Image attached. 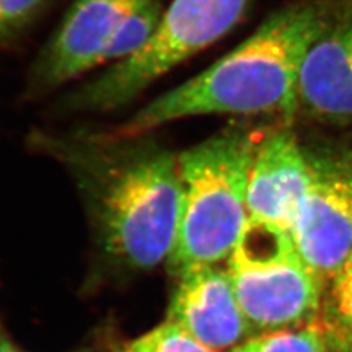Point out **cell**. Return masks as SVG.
<instances>
[{
	"label": "cell",
	"mask_w": 352,
	"mask_h": 352,
	"mask_svg": "<svg viewBox=\"0 0 352 352\" xmlns=\"http://www.w3.org/2000/svg\"><path fill=\"white\" fill-rule=\"evenodd\" d=\"M329 2L301 0L274 12L232 52L154 98L109 135L137 138L173 120L203 115L292 118L298 112L302 60Z\"/></svg>",
	"instance_id": "obj_1"
},
{
	"label": "cell",
	"mask_w": 352,
	"mask_h": 352,
	"mask_svg": "<svg viewBox=\"0 0 352 352\" xmlns=\"http://www.w3.org/2000/svg\"><path fill=\"white\" fill-rule=\"evenodd\" d=\"M71 153L107 254L134 269L169 258L182 208L178 157L110 135L85 140Z\"/></svg>",
	"instance_id": "obj_2"
},
{
	"label": "cell",
	"mask_w": 352,
	"mask_h": 352,
	"mask_svg": "<svg viewBox=\"0 0 352 352\" xmlns=\"http://www.w3.org/2000/svg\"><path fill=\"white\" fill-rule=\"evenodd\" d=\"M258 141L248 128L232 126L178 157L182 208L168 258L176 278L230 256L248 222V175Z\"/></svg>",
	"instance_id": "obj_3"
},
{
	"label": "cell",
	"mask_w": 352,
	"mask_h": 352,
	"mask_svg": "<svg viewBox=\"0 0 352 352\" xmlns=\"http://www.w3.org/2000/svg\"><path fill=\"white\" fill-rule=\"evenodd\" d=\"M226 264L254 335L317 322L327 283L302 260L286 229L248 219Z\"/></svg>",
	"instance_id": "obj_4"
},
{
	"label": "cell",
	"mask_w": 352,
	"mask_h": 352,
	"mask_svg": "<svg viewBox=\"0 0 352 352\" xmlns=\"http://www.w3.org/2000/svg\"><path fill=\"white\" fill-rule=\"evenodd\" d=\"M250 3L251 0H172L146 46L76 90L69 106L110 112L134 102L175 66L228 34Z\"/></svg>",
	"instance_id": "obj_5"
},
{
	"label": "cell",
	"mask_w": 352,
	"mask_h": 352,
	"mask_svg": "<svg viewBox=\"0 0 352 352\" xmlns=\"http://www.w3.org/2000/svg\"><path fill=\"white\" fill-rule=\"evenodd\" d=\"M310 184L289 235L326 283L352 258V153L307 154Z\"/></svg>",
	"instance_id": "obj_6"
},
{
	"label": "cell",
	"mask_w": 352,
	"mask_h": 352,
	"mask_svg": "<svg viewBox=\"0 0 352 352\" xmlns=\"http://www.w3.org/2000/svg\"><path fill=\"white\" fill-rule=\"evenodd\" d=\"M298 110L326 124H352V0L329 2L302 60Z\"/></svg>",
	"instance_id": "obj_7"
},
{
	"label": "cell",
	"mask_w": 352,
	"mask_h": 352,
	"mask_svg": "<svg viewBox=\"0 0 352 352\" xmlns=\"http://www.w3.org/2000/svg\"><path fill=\"white\" fill-rule=\"evenodd\" d=\"M178 279L168 322L213 352H226L256 336L220 264L191 269Z\"/></svg>",
	"instance_id": "obj_8"
},
{
	"label": "cell",
	"mask_w": 352,
	"mask_h": 352,
	"mask_svg": "<svg viewBox=\"0 0 352 352\" xmlns=\"http://www.w3.org/2000/svg\"><path fill=\"white\" fill-rule=\"evenodd\" d=\"M147 0H75L36 63V81L58 87L100 66L122 19Z\"/></svg>",
	"instance_id": "obj_9"
},
{
	"label": "cell",
	"mask_w": 352,
	"mask_h": 352,
	"mask_svg": "<svg viewBox=\"0 0 352 352\" xmlns=\"http://www.w3.org/2000/svg\"><path fill=\"white\" fill-rule=\"evenodd\" d=\"M310 162L288 129L258 141L247 186L248 219L278 225L289 232L310 184Z\"/></svg>",
	"instance_id": "obj_10"
},
{
	"label": "cell",
	"mask_w": 352,
	"mask_h": 352,
	"mask_svg": "<svg viewBox=\"0 0 352 352\" xmlns=\"http://www.w3.org/2000/svg\"><path fill=\"white\" fill-rule=\"evenodd\" d=\"M314 324L330 352H352V258L326 285Z\"/></svg>",
	"instance_id": "obj_11"
},
{
	"label": "cell",
	"mask_w": 352,
	"mask_h": 352,
	"mask_svg": "<svg viewBox=\"0 0 352 352\" xmlns=\"http://www.w3.org/2000/svg\"><path fill=\"white\" fill-rule=\"evenodd\" d=\"M162 14L160 0H147L128 14L109 40L102 54L100 66L118 63L138 53L157 30Z\"/></svg>",
	"instance_id": "obj_12"
},
{
	"label": "cell",
	"mask_w": 352,
	"mask_h": 352,
	"mask_svg": "<svg viewBox=\"0 0 352 352\" xmlns=\"http://www.w3.org/2000/svg\"><path fill=\"white\" fill-rule=\"evenodd\" d=\"M226 352H330L316 324L260 333Z\"/></svg>",
	"instance_id": "obj_13"
},
{
	"label": "cell",
	"mask_w": 352,
	"mask_h": 352,
	"mask_svg": "<svg viewBox=\"0 0 352 352\" xmlns=\"http://www.w3.org/2000/svg\"><path fill=\"white\" fill-rule=\"evenodd\" d=\"M124 352H213L191 335H188L179 326L172 322H164L154 327L146 335L125 348Z\"/></svg>",
	"instance_id": "obj_14"
},
{
	"label": "cell",
	"mask_w": 352,
	"mask_h": 352,
	"mask_svg": "<svg viewBox=\"0 0 352 352\" xmlns=\"http://www.w3.org/2000/svg\"><path fill=\"white\" fill-rule=\"evenodd\" d=\"M46 0H0V37L12 34L37 15Z\"/></svg>",
	"instance_id": "obj_15"
},
{
	"label": "cell",
	"mask_w": 352,
	"mask_h": 352,
	"mask_svg": "<svg viewBox=\"0 0 352 352\" xmlns=\"http://www.w3.org/2000/svg\"><path fill=\"white\" fill-rule=\"evenodd\" d=\"M0 352H21L14 344H10L9 340L0 333Z\"/></svg>",
	"instance_id": "obj_16"
}]
</instances>
